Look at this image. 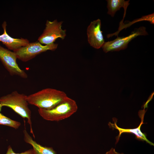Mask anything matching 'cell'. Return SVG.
Masks as SVG:
<instances>
[{"instance_id": "4", "label": "cell", "mask_w": 154, "mask_h": 154, "mask_svg": "<svg viewBox=\"0 0 154 154\" xmlns=\"http://www.w3.org/2000/svg\"><path fill=\"white\" fill-rule=\"evenodd\" d=\"M57 44L43 45L38 41L30 43L14 51L17 58L23 62H27L37 55L48 50L54 51L57 48Z\"/></svg>"}, {"instance_id": "13", "label": "cell", "mask_w": 154, "mask_h": 154, "mask_svg": "<svg viewBox=\"0 0 154 154\" xmlns=\"http://www.w3.org/2000/svg\"><path fill=\"white\" fill-rule=\"evenodd\" d=\"M0 125L8 126L17 129L20 126L21 123L20 122L12 120L0 113Z\"/></svg>"}, {"instance_id": "2", "label": "cell", "mask_w": 154, "mask_h": 154, "mask_svg": "<svg viewBox=\"0 0 154 154\" xmlns=\"http://www.w3.org/2000/svg\"><path fill=\"white\" fill-rule=\"evenodd\" d=\"M27 97L25 94L14 91L0 98V104L2 106L11 108L23 118L27 119V122L30 125V132L35 138L32 126L31 111L28 106Z\"/></svg>"}, {"instance_id": "1", "label": "cell", "mask_w": 154, "mask_h": 154, "mask_svg": "<svg viewBox=\"0 0 154 154\" xmlns=\"http://www.w3.org/2000/svg\"><path fill=\"white\" fill-rule=\"evenodd\" d=\"M67 97L63 91L48 88L27 96V99L28 103L39 109L49 110L57 106Z\"/></svg>"}, {"instance_id": "14", "label": "cell", "mask_w": 154, "mask_h": 154, "mask_svg": "<svg viewBox=\"0 0 154 154\" xmlns=\"http://www.w3.org/2000/svg\"><path fill=\"white\" fill-rule=\"evenodd\" d=\"M6 154H34L33 150L31 149L20 153H16L14 152L11 146H9Z\"/></svg>"}, {"instance_id": "11", "label": "cell", "mask_w": 154, "mask_h": 154, "mask_svg": "<svg viewBox=\"0 0 154 154\" xmlns=\"http://www.w3.org/2000/svg\"><path fill=\"white\" fill-rule=\"evenodd\" d=\"M23 132L24 140L32 146L34 154H57L52 147L43 146L33 140L26 130Z\"/></svg>"}, {"instance_id": "9", "label": "cell", "mask_w": 154, "mask_h": 154, "mask_svg": "<svg viewBox=\"0 0 154 154\" xmlns=\"http://www.w3.org/2000/svg\"><path fill=\"white\" fill-rule=\"evenodd\" d=\"M2 26L4 31L2 34L0 35V42L5 45L8 49L14 51L29 43V41L27 39L14 38L10 37L7 32L6 22H3Z\"/></svg>"}, {"instance_id": "12", "label": "cell", "mask_w": 154, "mask_h": 154, "mask_svg": "<svg viewBox=\"0 0 154 154\" xmlns=\"http://www.w3.org/2000/svg\"><path fill=\"white\" fill-rule=\"evenodd\" d=\"M107 7L108 9L107 13L113 17L117 11L121 7H123L125 11L129 5V0L125 1L124 0H108Z\"/></svg>"}, {"instance_id": "15", "label": "cell", "mask_w": 154, "mask_h": 154, "mask_svg": "<svg viewBox=\"0 0 154 154\" xmlns=\"http://www.w3.org/2000/svg\"><path fill=\"white\" fill-rule=\"evenodd\" d=\"M105 154H124L123 153H119L116 152L115 149L112 148L109 151L107 152Z\"/></svg>"}, {"instance_id": "6", "label": "cell", "mask_w": 154, "mask_h": 154, "mask_svg": "<svg viewBox=\"0 0 154 154\" xmlns=\"http://www.w3.org/2000/svg\"><path fill=\"white\" fill-rule=\"evenodd\" d=\"M148 35L145 27H140L135 29L130 35L126 37H117L113 40L105 42L102 47L106 53L110 51H119L126 48L129 42L137 36Z\"/></svg>"}, {"instance_id": "16", "label": "cell", "mask_w": 154, "mask_h": 154, "mask_svg": "<svg viewBox=\"0 0 154 154\" xmlns=\"http://www.w3.org/2000/svg\"><path fill=\"white\" fill-rule=\"evenodd\" d=\"M2 106L0 104V112L1 111Z\"/></svg>"}, {"instance_id": "7", "label": "cell", "mask_w": 154, "mask_h": 154, "mask_svg": "<svg viewBox=\"0 0 154 154\" xmlns=\"http://www.w3.org/2000/svg\"><path fill=\"white\" fill-rule=\"evenodd\" d=\"M17 58L15 52L5 48L0 45V60L12 76H18L26 78L27 75L26 72L21 69L17 62Z\"/></svg>"}, {"instance_id": "8", "label": "cell", "mask_w": 154, "mask_h": 154, "mask_svg": "<svg viewBox=\"0 0 154 154\" xmlns=\"http://www.w3.org/2000/svg\"><path fill=\"white\" fill-rule=\"evenodd\" d=\"M101 26V20L98 19L91 22L87 29L88 42L91 46L96 49L102 47L105 42Z\"/></svg>"}, {"instance_id": "3", "label": "cell", "mask_w": 154, "mask_h": 154, "mask_svg": "<svg viewBox=\"0 0 154 154\" xmlns=\"http://www.w3.org/2000/svg\"><path fill=\"white\" fill-rule=\"evenodd\" d=\"M78 108L75 101L67 97L62 102L51 109H38V111L44 119L58 121L69 117L77 111Z\"/></svg>"}, {"instance_id": "5", "label": "cell", "mask_w": 154, "mask_h": 154, "mask_svg": "<svg viewBox=\"0 0 154 154\" xmlns=\"http://www.w3.org/2000/svg\"><path fill=\"white\" fill-rule=\"evenodd\" d=\"M62 23L63 21L58 22L57 19L52 21L47 20L45 28L38 37V41L41 44L49 45L54 43L58 38L64 39L66 35V31L62 28Z\"/></svg>"}, {"instance_id": "10", "label": "cell", "mask_w": 154, "mask_h": 154, "mask_svg": "<svg viewBox=\"0 0 154 154\" xmlns=\"http://www.w3.org/2000/svg\"><path fill=\"white\" fill-rule=\"evenodd\" d=\"M146 111L145 109L141 110L139 112V115L141 118V122L139 125L137 127L134 129H123L118 127L116 123H112L109 122L108 125L110 127L117 129L119 132L118 136L117 137L116 143L118 141L119 137L121 134L124 133H132L136 136L137 138L143 141H145L151 145H154V144L149 141L147 138L146 135L143 133L140 130V127L144 123L143 122L144 116Z\"/></svg>"}]
</instances>
